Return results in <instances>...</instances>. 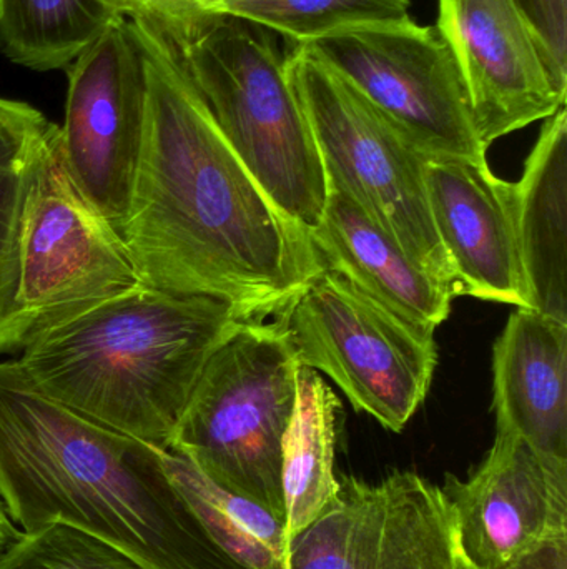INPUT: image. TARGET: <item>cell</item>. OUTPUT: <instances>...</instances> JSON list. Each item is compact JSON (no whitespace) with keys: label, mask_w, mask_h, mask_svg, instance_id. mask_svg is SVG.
Listing matches in <instances>:
<instances>
[{"label":"cell","mask_w":567,"mask_h":569,"mask_svg":"<svg viewBox=\"0 0 567 569\" xmlns=\"http://www.w3.org/2000/svg\"><path fill=\"white\" fill-rule=\"evenodd\" d=\"M145 46L149 100L132 200L120 230L140 283L280 317L323 272L308 232L283 216L159 40Z\"/></svg>","instance_id":"cell-1"},{"label":"cell","mask_w":567,"mask_h":569,"mask_svg":"<svg viewBox=\"0 0 567 569\" xmlns=\"http://www.w3.org/2000/svg\"><path fill=\"white\" fill-rule=\"evenodd\" d=\"M162 448L52 400L0 361V500L23 531L65 523L142 569H249L206 530Z\"/></svg>","instance_id":"cell-2"},{"label":"cell","mask_w":567,"mask_h":569,"mask_svg":"<svg viewBox=\"0 0 567 569\" xmlns=\"http://www.w3.org/2000/svg\"><path fill=\"white\" fill-rule=\"evenodd\" d=\"M246 323L225 301L140 283L40 331L17 361L52 400L169 450L203 368Z\"/></svg>","instance_id":"cell-3"},{"label":"cell","mask_w":567,"mask_h":569,"mask_svg":"<svg viewBox=\"0 0 567 569\" xmlns=\"http://www.w3.org/2000/svg\"><path fill=\"white\" fill-rule=\"evenodd\" d=\"M129 19L159 40L195 87L276 209L312 232L325 212L328 180L276 33L219 12Z\"/></svg>","instance_id":"cell-4"},{"label":"cell","mask_w":567,"mask_h":569,"mask_svg":"<svg viewBox=\"0 0 567 569\" xmlns=\"http://www.w3.org/2000/svg\"><path fill=\"white\" fill-rule=\"evenodd\" d=\"M298 367L282 318L249 321L203 368L169 448L216 487L282 521L283 438Z\"/></svg>","instance_id":"cell-5"},{"label":"cell","mask_w":567,"mask_h":569,"mask_svg":"<svg viewBox=\"0 0 567 569\" xmlns=\"http://www.w3.org/2000/svg\"><path fill=\"white\" fill-rule=\"evenodd\" d=\"M288 73L312 127L328 189L355 200L415 262L455 295L426 196L429 157L303 43L288 50Z\"/></svg>","instance_id":"cell-6"},{"label":"cell","mask_w":567,"mask_h":569,"mask_svg":"<svg viewBox=\"0 0 567 569\" xmlns=\"http://www.w3.org/2000/svg\"><path fill=\"white\" fill-rule=\"evenodd\" d=\"M296 360L332 378L353 408L402 431L432 388L435 330L383 307L323 270L280 315Z\"/></svg>","instance_id":"cell-7"},{"label":"cell","mask_w":567,"mask_h":569,"mask_svg":"<svg viewBox=\"0 0 567 569\" xmlns=\"http://www.w3.org/2000/svg\"><path fill=\"white\" fill-rule=\"evenodd\" d=\"M136 284L122 237L73 182L52 123L30 170L20 226L19 303L30 340Z\"/></svg>","instance_id":"cell-8"},{"label":"cell","mask_w":567,"mask_h":569,"mask_svg":"<svg viewBox=\"0 0 567 569\" xmlns=\"http://www.w3.org/2000/svg\"><path fill=\"white\" fill-rule=\"evenodd\" d=\"M303 46L352 82L429 159L488 163L465 80L436 26L409 19Z\"/></svg>","instance_id":"cell-9"},{"label":"cell","mask_w":567,"mask_h":569,"mask_svg":"<svg viewBox=\"0 0 567 569\" xmlns=\"http://www.w3.org/2000/svg\"><path fill=\"white\" fill-rule=\"evenodd\" d=\"M65 120L59 126L67 169L93 209L120 233L132 200L145 133L149 77L142 33L113 20L69 67Z\"/></svg>","instance_id":"cell-10"},{"label":"cell","mask_w":567,"mask_h":569,"mask_svg":"<svg viewBox=\"0 0 567 569\" xmlns=\"http://www.w3.org/2000/svg\"><path fill=\"white\" fill-rule=\"evenodd\" d=\"M455 515L415 471L343 475L325 510L286 541L282 569H462Z\"/></svg>","instance_id":"cell-11"},{"label":"cell","mask_w":567,"mask_h":569,"mask_svg":"<svg viewBox=\"0 0 567 569\" xmlns=\"http://www.w3.org/2000/svg\"><path fill=\"white\" fill-rule=\"evenodd\" d=\"M436 29L458 63L486 149L566 107L567 89L516 0H439Z\"/></svg>","instance_id":"cell-12"},{"label":"cell","mask_w":567,"mask_h":569,"mask_svg":"<svg viewBox=\"0 0 567 569\" xmlns=\"http://www.w3.org/2000/svg\"><path fill=\"white\" fill-rule=\"evenodd\" d=\"M442 490L469 568H508L567 533V465L545 460L508 428L496 427L492 450L468 480L446 473Z\"/></svg>","instance_id":"cell-13"},{"label":"cell","mask_w":567,"mask_h":569,"mask_svg":"<svg viewBox=\"0 0 567 569\" xmlns=\"http://www.w3.org/2000/svg\"><path fill=\"white\" fill-rule=\"evenodd\" d=\"M425 186L456 297L529 310L516 240L513 183L498 179L488 163L428 159Z\"/></svg>","instance_id":"cell-14"},{"label":"cell","mask_w":567,"mask_h":569,"mask_svg":"<svg viewBox=\"0 0 567 569\" xmlns=\"http://www.w3.org/2000/svg\"><path fill=\"white\" fill-rule=\"evenodd\" d=\"M496 427L567 465V323L518 308L493 348Z\"/></svg>","instance_id":"cell-15"},{"label":"cell","mask_w":567,"mask_h":569,"mask_svg":"<svg viewBox=\"0 0 567 569\" xmlns=\"http://www.w3.org/2000/svg\"><path fill=\"white\" fill-rule=\"evenodd\" d=\"M308 236L323 269L399 317L436 330L452 313V290L340 190L328 189L325 212Z\"/></svg>","instance_id":"cell-16"},{"label":"cell","mask_w":567,"mask_h":569,"mask_svg":"<svg viewBox=\"0 0 567 569\" xmlns=\"http://www.w3.org/2000/svg\"><path fill=\"white\" fill-rule=\"evenodd\" d=\"M512 183L529 310L567 323L566 107L545 120L522 179Z\"/></svg>","instance_id":"cell-17"},{"label":"cell","mask_w":567,"mask_h":569,"mask_svg":"<svg viewBox=\"0 0 567 569\" xmlns=\"http://www.w3.org/2000/svg\"><path fill=\"white\" fill-rule=\"evenodd\" d=\"M338 397L318 371L300 365L292 420L283 438L286 535L308 527L338 491L335 475Z\"/></svg>","instance_id":"cell-18"},{"label":"cell","mask_w":567,"mask_h":569,"mask_svg":"<svg viewBox=\"0 0 567 569\" xmlns=\"http://www.w3.org/2000/svg\"><path fill=\"white\" fill-rule=\"evenodd\" d=\"M50 127L36 107L0 97V355L22 350L32 331L19 303L20 226L30 170Z\"/></svg>","instance_id":"cell-19"},{"label":"cell","mask_w":567,"mask_h":569,"mask_svg":"<svg viewBox=\"0 0 567 569\" xmlns=\"http://www.w3.org/2000/svg\"><path fill=\"white\" fill-rule=\"evenodd\" d=\"M119 17L120 0H0V50L27 69H67Z\"/></svg>","instance_id":"cell-20"},{"label":"cell","mask_w":567,"mask_h":569,"mask_svg":"<svg viewBox=\"0 0 567 569\" xmlns=\"http://www.w3.org/2000/svg\"><path fill=\"white\" fill-rule=\"evenodd\" d=\"M163 465L216 543L249 569H282L285 521L255 501L230 493L203 477L186 458L163 450Z\"/></svg>","instance_id":"cell-21"},{"label":"cell","mask_w":567,"mask_h":569,"mask_svg":"<svg viewBox=\"0 0 567 569\" xmlns=\"http://www.w3.org/2000/svg\"><path fill=\"white\" fill-rule=\"evenodd\" d=\"M412 0H219L215 12L249 20L292 40L312 43L365 27L412 19Z\"/></svg>","instance_id":"cell-22"},{"label":"cell","mask_w":567,"mask_h":569,"mask_svg":"<svg viewBox=\"0 0 567 569\" xmlns=\"http://www.w3.org/2000/svg\"><path fill=\"white\" fill-rule=\"evenodd\" d=\"M0 569H142L117 548L65 523L20 533L0 553Z\"/></svg>","instance_id":"cell-23"},{"label":"cell","mask_w":567,"mask_h":569,"mask_svg":"<svg viewBox=\"0 0 567 569\" xmlns=\"http://www.w3.org/2000/svg\"><path fill=\"white\" fill-rule=\"evenodd\" d=\"M559 86L567 89V0H516Z\"/></svg>","instance_id":"cell-24"},{"label":"cell","mask_w":567,"mask_h":569,"mask_svg":"<svg viewBox=\"0 0 567 569\" xmlns=\"http://www.w3.org/2000/svg\"><path fill=\"white\" fill-rule=\"evenodd\" d=\"M505 569H567V533L548 538Z\"/></svg>","instance_id":"cell-25"},{"label":"cell","mask_w":567,"mask_h":569,"mask_svg":"<svg viewBox=\"0 0 567 569\" xmlns=\"http://www.w3.org/2000/svg\"><path fill=\"white\" fill-rule=\"evenodd\" d=\"M126 17L139 13H162V16H182V13L215 12L219 0H120Z\"/></svg>","instance_id":"cell-26"},{"label":"cell","mask_w":567,"mask_h":569,"mask_svg":"<svg viewBox=\"0 0 567 569\" xmlns=\"http://www.w3.org/2000/svg\"><path fill=\"white\" fill-rule=\"evenodd\" d=\"M20 531L17 530L13 521L10 520L7 515L6 507H3L2 500H0V553L19 537Z\"/></svg>","instance_id":"cell-27"},{"label":"cell","mask_w":567,"mask_h":569,"mask_svg":"<svg viewBox=\"0 0 567 569\" xmlns=\"http://www.w3.org/2000/svg\"><path fill=\"white\" fill-rule=\"evenodd\" d=\"M462 569H473V568H469L468 565H466L465 561H463Z\"/></svg>","instance_id":"cell-28"}]
</instances>
